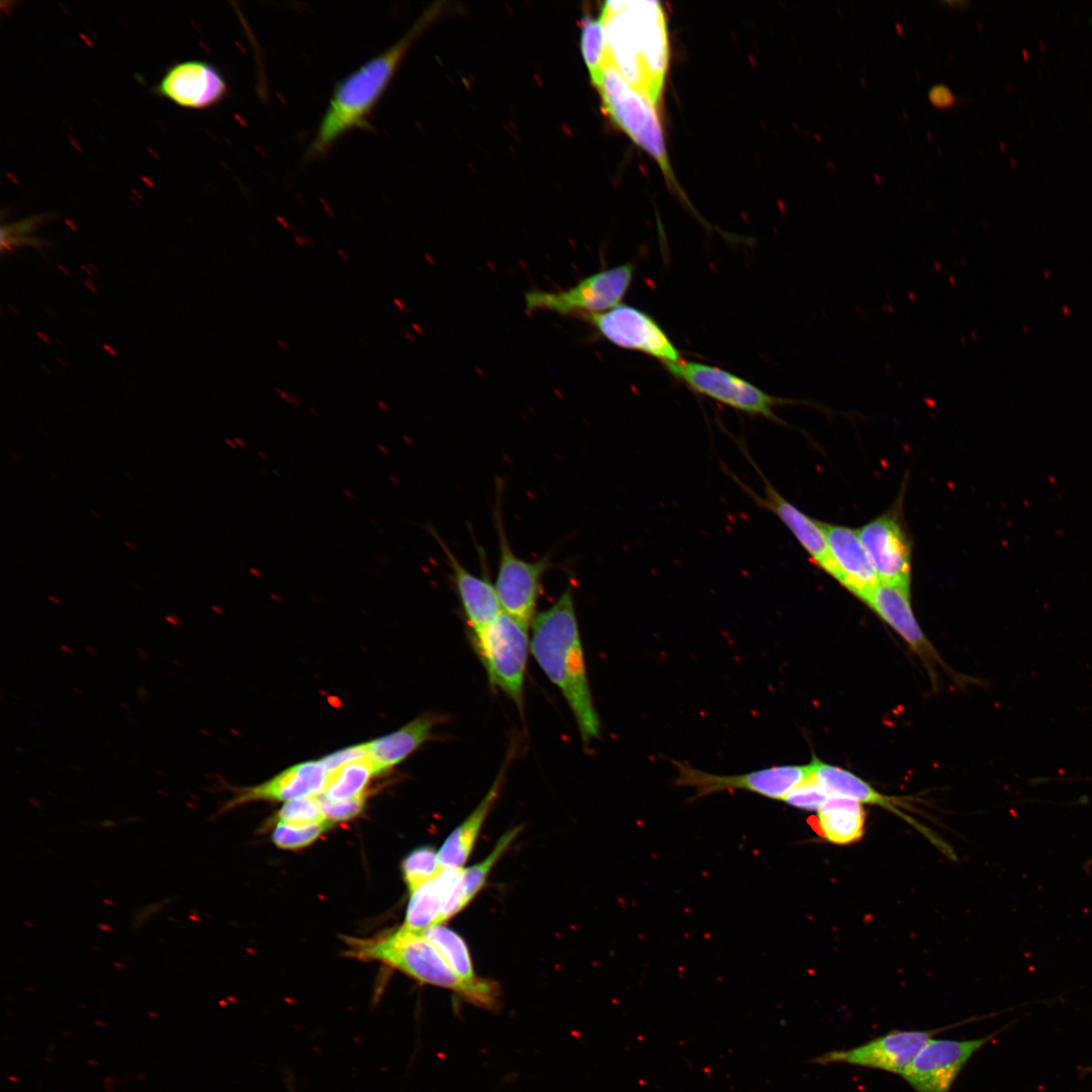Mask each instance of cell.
<instances>
[{
    "mask_svg": "<svg viewBox=\"0 0 1092 1092\" xmlns=\"http://www.w3.org/2000/svg\"><path fill=\"white\" fill-rule=\"evenodd\" d=\"M531 627V652L560 690L587 744L599 737L601 723L587 680L572 587L567 586L550 608L536 613Z\"/></svg>",
    "mask_w": 1092,
    "mask_h": 1092,
    "instance_id": "1",
    "label": "cell"
},
{
    "mask_svg": "<svg viewBox=\"0 0 1092 1092\" xmlns=\"http://www.w3.org/2000/svg\"><path fill=\"white\" fill-rule=\"evenodd\" d=\"M608 62L657 107L669 61L663 8L658 1H609L601 11Z\"/></svg>",
    "mask_w": 1092,
    "mask_h": 1092,
    "instance_id": "2",
    "label": "cell"
},
{
    "mask_svg": "<svg viewBox=\"0 0 1092 1092\" xmlns=\"http://www.w3.org/2000/svg\"><path fill=\"white\" fill-rule=\"evenodd\" d=\"M442 9V3L431 6L397 42L336 85L309 146L308 157L323 156L350 130L371 127V112L387 89L402 59L415 40L440 15Z\"/></svg>",
    "mask_w": 1092,
    "mask_h": 1092,
    "instance_id": "3",
    "label": "cell"
},
{
    "mask_svg": "<svg viewBox=\"0 0 1092 1092\" xmlns=\"http://www.w3.org/2000/svg\"><path fill=\"white\" fill-rule=\"evenodd\" d=\"M346 944L349 957L381 962L420 983L455 992L478 1007L494 1010L499 1006L500 988L494 981H465L420 932L401 926L379 937L347 938Z\"/></svg>",
    "mask_w": 1092,
    "mask_h": 1092,
    "instance_id": "4",
    "label": "cell"
},
{
    "mask_svg": "<svg viewBox=\"0 0 1092 1092\" xmlns=\"http://www.w3.org/2000/svg\"><path fill=\"white\" fill-rule=\"evenodd\" d=\"M593 85L599 90L606 114L656 161L666 179L675 182L656 111L657 106L632 87L609 62Z\"/></svg>",
    "mask_w": 1092,
    "mask_h": 1092,
    "instance_id": "5",
    "label": "cell"
},
{
    "mask_svg": "<svg viewBox=\"0 0 1092 1092\" xmlns=\"http://www.w3.org/2000/svg\"><path fill=\"white\" fill-rule=\"evenodd\" d=\"M634 271V263L628 262L590 274L564 290L531 289L525 293L526 310L580 318L607 311L621 303Z\"/></svg>",
    "mask_w": 1092,
    "mask_h": 1092,
    "instance_id": "6",
    "label": "cell"
},
{
    "mask_svg": "<svg viewBox=\"0 0 1092 1092\" xmlns=\"http://www.w3.org/2000/svg\"><path fill=\"white\" fill-rule=\"evenodd\" d=\"M528 630V626L503 611L489 625L473 633L489 681L519 707L523 704L530 644Z\"/></svg>",
    "mask_w": 1092,
    "mask_h": 1092,
    "instance_id": "7",
    "label": "cell"
},
{
    "mask_svg": "<svg viewBox=\"0 0 1092 1092\" xmlns=\"http://www.w3.org/2000/svg\"><path fill=\"white\" fill-rule=\"evenodd\" d=\"M499 496L500 491H497L493 509L498 545L494 587L503 611L529 627L536 615L543 577L553 564L549 555L529 561L514 552L507 536Z\"/></svg>",
    "mask_w": 1092,
    "mask_h": 1092,
    "instance_id": "8",
    "label": "cell"
},
{
    "mask_svg": "<svg viewBox=\"0 0 1092 1092\" xmlns=\"http://www.w3.org/2000/svg\"><path fill=\"white\" fill-rule=\"evenodd\" d=\"M665 369L695 392L750 416L784 424L775 408L794 400L770 395L749 381L722 368L680 359Z\"/></svg>",
    "mask_w": 1092,
    "mask_h": 1092,
    "instance_id": "9",
    "label": "cell"
},
{
    "mask_svg": "<svg viewBox=\"0 0 1092 1092\" xmlns=\"http://www.w3.org/2000/svg\"><path fill=\"white\" fill-rule=\"evenodd\" d=\"M617 347L644 353L663 365L678 362L680 354L660 325L648 313L628 304L583 318Z\"/></svg>",
    "mask_w": 1092,
    "mask_h": 1092,
    "instance_id": "10",
    "label": "cell"
},
{
    "mask_svg": "<svg viewBox=\"0 0 1092 1092\" xmlns=\"http://www.w3.org/2000/svg\"><path fill=\"white\" fill-rule=\"evenodd\" d=\"M676 785L694 788L697 797L719 792L744 790L772 800L784 801L786 796L801 783L809 772L806 765H778L735 776L714 775L673 761Z\"/></svg>",
    "mask_w": 1092,
    "mask_h": 1092,
    "instance_id": "11",
    "label": "cell"
},
{
    "mask_svg": "<svg viewBox=\"0 0 1092 1092\" xmlns=\"http://www.w3.org/2000/svg\"><path fill=\"white\" fill-rule=\"evenodd\" d=\"M944 1029L893 1030L851 1049L824 1053L812 1062L846 1064L902 1076L926 1042Z\"/></svg>",
    "mask_w": 1092,
    "mask_h": 1092,
    "instance_id": "12",
    "label": "cell"
},
{
    "mask_svg": "<svg viewBox=\"0 0 1092 1092\" xmlns=\"http://www.w3.org/2000/svg\"><path fill=\"white\" fill-rule=\"evenodd\" d=\"M992 1035L968 1039L932 1037L901 1076L916 1092H949L968 1061Z\"/></svg>",
    "mask_w": 1092,
    "mask_h": 1092,
    "instance_id": "13",
    "label": "cell"
},
{
    "mask_svg": "<svg viewBox=\"0 0 1092 1092\" xmlns=\"http://www.w3.org/2000/svg\"><path fill=\"white\" fill-rule=\"evenodd\" d=\"M742 452L746 458L750 461L755 471L763 482V494L759 495L746 484L739 480V478L730 472L731 477L738 483L743 491L749 495L754 504L759 508L764 509L776 515L784 525L791 531L803 549L809 555L811 561L832 576L835 580L837 578V571L832 561L824 523L817 521L806 515L788 499H786L770 483L766 476L759 470L758 466L754 463L748 452L742 447Z\"/></svg>",
    "mask_w": 1092,
    "mask_h": 1092,
    "instance_id": "14",
    "label": "cell"
},
{
    "mask_svg": "<svg viewBox=\"0 0 1092 1092\" xmlns=\"http://www.w3.org/2000/svg\"><path fill=\"white\" fill-rule=\"evenodd\" d=\"M857 534L880 582L910 588L911 543L897 511L872 520Z\"/></svg>",
    "mask_w": 1092,
    "mask_h": 1092,
    "instance_id": "15",
    "label": "cell"
},
{
    "mask_svg": "<svg viewBox=\"0 0 1092 1092\" xmlns=\"http://www.w3.org/2000/svg\"><path fill=\"white\" fill-rule=\"evenodd\" d=\"M156 91L179 106L203 109L220 102L228 91L226 82L211 64L189 60L170 67Z\"/></svg>",
    "mask_w": 1092,
    "mask_h": 1092,
    "instance_id": "16",
    "label": "cell"
},
{
    "mask_svg": "<svg viewBox=\"0 0 1092 1092\" xmlns=\"http://www.w3.org/2000/svg\"><path fill=\"white\" fill-rule=\"evenodd\" d=\"M829 551L837 571L836 580L863 603L880 584L878 574L858 537L857 530L824 524Z\"/></svg>",
    "mask_w": 1092,
    "mask_h": 1092,
    "instance_id": "17",
    "label": "cell"
},
{
    "mask_svg": "<svg viewBox=\"0 0 1092 1092\" xmlns=\"http://www.w3.org/2000/svg\"><path fill=\"white\" fill-rule=\"evenodd\" d=\"M428 531L433 535L445 555L450 569L451 580L472 633L483 629L503 612L494 584L488 578V573L485 572L481 576H477L467 570L432 526H428Z\"/></svg>",
    "mask_w": 1092,
    "mask_h": 1092,
    "instance_id": "18",
    "label": "cell"
},
{
    "mask_svg": "<svg viewBox=\"0 0 1092 1092\" xmlns=\"http://www.w3.org/2000/svg\"><path fill=\"white\" fill-rule=\"evenodd\" d=\"M329 771L322 760L293 765L264 784L245 789L226 808L250 801H292L323 793Z\"/></svg>",
    "mask_w": 1092,
    "mask_h": 1092,
    "instance_id": "19",
    "label": "cell"
},
{
    "mask_svg": "<svg viewBox=\"0 0 1092 1092\" xmlns=\"http://www.w3.org/2000/svg\"><path fill=\"white\" fill-rule=\"evenodd\" d=\"M864 604L917 653L927 657L935 656L913 614L910 588L880 582Z\"/></svg>",
    "mask_w": 1092,
    "mask_h": 1092,
    "instance_id": "20",
    "label": "cell"
},
{
    "mask_svg": "<svg viewBox=\"0 0 1092 1092\" xmlns=\"http://www.w3.org/2000/svg\"><path fill=\"white\" fill-rule=\"evenodd\" d=\"M442 718L425 714L398 730L366 743L367 757L378 774L398 764L433 736V729Z\"/></svg>",
    "mask_w": 1092,
    "mask_h": 1092,
    "instance_id": "21",
    "label": "cell"
},
{
    "mask_svg": "<svg viewBox=\"0 0 1092 1092\" xmlns=\"http://www.w3.org/2000/svg\"><path fill=\"white\" fill-rule=\"evenodd\" d=\"M811 824L817 834L828 842L847 845L863 837L866 811L858 801L831 796L817 811Z\"/></svg>",
    "mask_w": 1092,
    "mask_h": 1092,
    "instance_id": "22",
    "label": "cell"
},
{
    "mask_svg": "<svg viewBox=\"0 0 1092 1092\" xmlns=\"http://www.w3.org/2000/svg\"><path fill=\"white\" fill-rule=\"evenodd\" d=\"M504 777L505 767L499 771L477 807L446 838L438 851L439 861L443 868H463L474 847L482 825L498 797Z\"/></svg>",
    "mask_w": 1092,
    "mask_h": 1092,
    "instance_id": "23",
    "label": "cell"
},
{
    "mask_svg": "<svg viewBox=\"0 0 1092 1092\" xmlns=\"http://www.w3.org/2000/svg\"><path fill=\"white\" fill-rule=\"evenodd\" d=\"M809 765L812 777L828 797H846L861 804L878 805L901 814L895 806L897 801L879 793L851 771L825 763L815 756Z\"/></svg>",
    "mask_w": 1092,
    "mask_h": 1092,
    "instance_id": "24",
    "label": "cell"
},
{
    "mask_svg": "<svg viewBox=\"0 0 1092 1092\" xmlns=\"http://www.w3.org/2000/svg\"><path fill=\"white\" fill-rule=\"evenodd\" d=\"M378 771L370 758L346 763L329 774L320 796L330 801H343L363 794V789Z\"/></svg>",
    "mask_w": 1092,
    "mask_h": 1092,
    "instance_id": "25",
    "label": "cell"
},
{
    "mask_svg": "<svg viewBox=\"0 0 1092 1092\" xmlns=\"http://www.w3.org/2000/svg\"><path fill=\"white\" fill-rule=\"evenodd\" d=\"M420 933L440 951L459 977L468 982L479 979L475 975L468 947L459 934L443 924L431 926Z\"/></svg>",
    "mask_w": 1092,
    "mask_h": 1092,
    "instance_id": "26",
    "label": "cell"
},
{
    "mask_svg": "<svg viewBox=\"0 0 1092 1092\" xmlns=\"http://www.w3.org/2000/svg\"><path fill=\"white\" fill-rule=\"evenodd\" d=\"M580 49L594 84L608 62L607 38L601 15L581 20Z\"/></svg>",
    "mask_w": 1092,
    "mask_h": 1092,
    "instance_id": "27",
    "label": "cell"
},
{
    "mask_svg": "<svg viewBox=\"0 0 1092 1092\" xmlns=\"http://www.w3.org/2000/svg\"><path fill=\"white\" fill-rule=\"evenodd\" d=\"M521 829L522 827L519 826L507 831L497 840L491 852L483 860L470 868H463L461 875V889L467 905L483 888L491 869L518 836Z\"/></svg>",
    "mask_w": 1092,
    "mask_h": 1092,
    "instance_id": "28",
    "label": "cell"
},
{
    "mask_svg": "<svg viewBox=\"0 0 1092 1092\" xmlns=\"http://www.w3.org/2000/svg\"><path fill=\"white\" fill-rule=\"evenodd\" d=\"M443 869L438 852L432 847L423 846L410 852L403 859L402 873L411 894L437 878Z\"/></svg>",
    "mask_w": 1092,
    "mask_h": 1092,
    "instance_id": "29",
    "label": "cell"
},
{
    "mask_svg": "<svg viewBox=\"0 0 1092 1092\" xmlns=\"http://www.w3.org/2000/svg\"><path fill=\"white\" fill-rule=\"evenodd\" d=\"M332 825L323 821L304 826H294L278 822L272 835L274 843L284 849H296L310 844Z\"/></svg>",
    "mask_w": 1092,
    "mask_h": 1092,
    "instance_id": "30",
    "label": "cell"
},
{
    "mask_svg": "<svg viewBox=\"0 0 1092 1092\" xmlns=\"http://www.w3.org/2000/svg\"><path fill=\"white\" fill-rule=\"evenodd\" d=\"M279 822L304 826L326 821L316 796L286 802L278 812Z\"/></svg>",
    "mask_w": 1092,
    "mask_h": 1092,
    "instance_id": "31",
    "label": "cell"
},
{
    "mask_svg": "<svg viewBox=\"0 0 1092 1092\" xmlns=\"http://www.w3.org/2000/svg\"><path fill=\"white\" fill-rule=\"evenodd\" d=\"M827 798L828 796L812 777L809 765L807 777L786 796L784 802L798 809L818 811Z\"/></svg>",
    "mask_w": 1092,
    "mask_h": 1092,
    "instance_id": "32",
    "label": "cell"
},
{
    "mask_svg": "<svg viewBox=\"0 0 1092 1092\" xmlns=\"http://www.w3.org/2000/svg\"><path fill=\"white\" fill-rule=\"evenodd\" d=\"M41 216H33L24 218L17 222L2 225L1 229V249L11 250L14 247L26 246V245H39V240L31 237L36 226L41 220Z\"/></svg>",
    "mask_w": 1092,
    "mask_h": 1092,
    "instance_id": "33",
    "label": "cell"
},
{
    "mask_svg": "<svg viewBox=\"0 0 1092 1092\" xmlns=\"http://www.w3.org/2000/svg\"><path fill=\"white\" fill-rule=\"evenodd\" d=\"M316 797L325 819L332 823L357 816L362 811L365 801L363 794L343 801H330L320 795Z\"/></svg>",
    "mask_w": 1092,
    "mask_h": 1092,
    "instance_id": "34",
    "label": "cell"
},
{
    "mask_svg": "<svg viewBox=\"0 0 1092 1092\" xmlns=\"http://www.w3.org/2000/svg\"><path fill=\"white\" fill-rule=\"evenodd\" d=\"M366 757L367 747L366 743H363L359 745H353L341 749L337 752L331 753L321 760L323 761L324 765L330 774L346 763L360 760Z\"/></svg>",
    "mask_w": 1092,
    "mask_h": 1092,
    "instance_id": "35",
    "label": "cell"
},
{
    "mask_svg": "<svg viewBox=\"0 0 1092 1092\" xmlns=\"http://www.w3.org/2000/svg\"><path fill=\"white\" fill-rule=\"evenodd\" d=\"M928 99L933 106L940 109L948 108L956 103V96L951 90L943 84L932 86L928 90Z\"/></svg>",
    "mask_w": 1092,
    "mask_h": 1092,
    "instance_id": "36",
    "label": "cell"
},
{
    "mask_svg": "<svg viewBox=\"0 0 1092 1092\" xmlns=\"http://www.w3.org/2000/svg\"><path fill=\"white\" fill-rule=\"evenodd\" d=\"M275 392H276V393H277V395H278V396H279V397H280L281 399H283V400H284L285 402H287V403H289V404H292V405H295V406H300V405H301V400H300V398H299V397H297V396H295V395H292V394L288 393V392H287V391H285V390H284L283 388H280V387H276V388H275Z\"/></svg>",
    "mask_w": 1092,
    "mask_h": 1092,
    "instance_id": "37",
    "label": "cell"
},
{
    "mask_svg": "<svg viewBox=\"0 0 1092 1092\" xmlns=\"http://www.w3.org/2000/svg\"><path fill=\"white\" fill-rule=\"evenodd\" d=\"M165 619H166V621H167V622H169V623H170V624H172L173 626H178V625H180V624H181V619H180V617H179V616H177V615H173V614H171V615H167V616L165 617Z\"/></svg>",
    "mask_w": 1092,
    "mask_h": 1092,
    "instance_id": "38",
    "label": "cell"
},
{
    "mask_svg": "<svg viewBox=\"0 0 1092 1092\" xmlns=\"http://www.w3.org/2000/svg\"><path fill=\"white\" fill-rule=\"evenodd\" d=\"M276 343L283 351L288 352L290 350L289 345L284 340L277 339Z\"/></svg>",
    "mask_w": 1092,
    "mask_h": 1092,
    "instance_id": "39",
    "label": "cell"
},
{
    "mask_svg": "<svg viewBox=\"0 0 1092 1092\" xmlns=\"http://www.w3.org/2000/svg\"><path fill=\"white\" fill-rule=\"evenodd\" d=\"M337 253H338V255H339V256H340V257L342 258V260H343V261H345V262H349V261H350V256H349V254L347 253V251H344V250H342V249H339V250L337 251Z\"/></svg>",
    "mask_w": 1092,
    "mask_h": 1092,
    "instance_id": "40",
    "label": "cell"
},
{
    "mask_svg": "<svg viewBox=\"0 0 1092 1092\" xmlns=\"http://www.w3.org/2000/svg\"><path fill=\"white\" fill-rule=\"evenodd\" d=\"M234 441L236 442L238 447H241V448H247L248 447L246 441L244 439H242L241 437H235Z\"/></svg>",
    "mask_w": 1092,
    "mask_h": 1092,
    "instance_id": "41",
    "label": "cell"
},
{
    "mask_svg": "<svg viewBox=\"0 0 1092 1092\" xmlns=\"http://www.w3.org/2000/svg\"><path fill=\"white\" fill-rule=\"evenodd\" d=\"M123 544H124L125 547H127L131 551L136 550V545L132 541L124 540Z\"/></svg>",
    "mask_w": 1092,
    "mask_h": 1092,
    "instance_id": "42",
    "label": "cell"
},
{
    "mask_svg": "<svg viewBox=\"0 0 1092 1092\" xmlns=\"http://www.w3.org/2000/svg\"><path fill=\"white\" fill-rule=\"evenodd\" d=\"M224 443L232 449H237L238 448V445L236 444L234 439L232 440V439L226 438V439H224Z\"/></svg>",
    "mask_w": 1092,
    "mask_h": 1092,
    "instance_id": "43",
    "label": "cell"
},
{
    "mask_svg": "<svg viewBox=\"0 0 1092 1092\" xmlns=\"http://www.w3.org/2000/svg\"><path fill=\"white\" fill-rule=\"evenodd\" d=\"M249 571H250V573H251V574H253L254 576H257V577H261V576H262V572H261V571H260V570H259L258 568H255V567H250V568H249Z\"/></svg>",
    "mask_w": 1092,
    "mask_h": 1092,
    "instance_id": "44",
    "label": "cell"
},
{
    "mask_svg": "<svg viewBox=\"0 0 1092 1092\" xmlns=\"http://www.w3.org/2000/svg\"><path fill=\"white\" fill-rule=\"evenodd\" d=\"M48 599H49L50 602H52V603H54V604H56L58 606L62 605V601L59 598L55 597V596H52V595L48 596Z\"/></svg>",
    "mask_w": 1092,
    "mask_h": 1092,
    "instance_id": "45",
    "label": "cell"
},
{
    "mask_svg": "<svg viewBox=\"0 0 1092 1092\" xmlns=\"http://www.w3.org/2000/svg\"><path fill=\"white\" fill-rule=\"evenodd\" d=\"M308 411L313 417H315V418L321 417V412L317 408H314L313 406H309Z\"/></svg>",
    "mask_w": 1092,
    "mask_h": 1092,
    "instance_id": "46",
    "label": "cell"
},
{
    "mask_svg": "<svg viewBox=\"0 0 1092 1092\" xmlns=\"http://www.w3.org/2000/svg\"><path fill=\"white\" fill-rule=\"evenodd\" d=\"M377 405H378V407H379V408H381L382 411H385V412H386L387 410H389V408H388V405H387V404H386V403H385V402H384L383 400H381V399H378V400H377Z\"/></svg>",
    "mask_w": 1092,
    "mask_h": 1092,
    "instance_id": "47",
    "label": "cell"
},
{
    "mask_svg": "<svg viewBox=\"0 0 1092 1092\" xmlns=\"http://www.w3.org/2000/svg\"><path fill=\"white\" fill-rule=\"evenodd\" d=\"M343 492H344V494H345L346 496H348L349 498H355V493H354V492H353L352 490H350V489H347V488H344V489H343Z\"/></svg>",
    "mask_w": 1092,
    "mask_h": 1092,
    "instance_id": "48",
    "label": "cell"
},
{
    "mask_svg": "<svg viewBox=\"0 0 1092 1092\" xmlns=\"http://www.w3.org/2000/svg\"><path fill=\"white\" fill-rule=\"evenodd\" d=\"M90 514H91L92 516H94V517H95L96 519H98V520H102V516H101V514H100L99 512H97L96 510H94V509H91V510H90Z\"/></svg>",
    "mask_w": 1092,
    "mask_h": 1092,
    "instance_id": "49",
    "label": "cell"
},
{
    "mask_svg": "<svg viewBox=\"0 0 1092 1092\" xmlns=\"http://www.w3.org/2000/svg\"><path fill=\"white\" fill-rule=\"evenodd\" d=\"M257 454H258V456H260V457H261V458H262L263 460H267V461L269 460V456L267 455V453H264V452H262V451H258V452H257Z\"/></svg>",
    "mask_w": 1092,
    "mask_h": 1092,
    "instance_id": "50",
    "label": "cell"
},
{
    "mask_svg": "<svg viewBox=\"0 0 1092 1092\" xmlns=\"http://www.w3.org/2000/svg\"><path fill=\"white\" fill-rule=\"evenodd\" d=\"M9 454L14 459V461L20 462V457L16 453H14L13 451H9Z\"/></svg>",
    "mask_w": 1092,
    "mask_h": 1092,
    "instance_id": "51",
    "label": "cell"
},
{
    "mask_svg": "<svg viewBox=\"0 0 1092 1092\" xmlns=\"http://www.w3.org/2000/svg\"><path fill=\"white\" fill-rule=\"evenodd\" d=\"M359 340H360V342H361V343H362L363 345H364V344H365V346H367V345H368V344H367V342H366V339H365V338H362V337H360V338H359Z\"/></svg>",
    "mask_w": 1092,
    "mask_h": 1092,
    "instance_id": "52",
    "label": "cell"
}]
</instances>
